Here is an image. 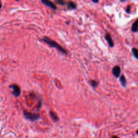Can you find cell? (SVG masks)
<instances>
[{
  "mask_svg": "<svg viewBox=\"0 0 138 138\" xmlns=\"http://www.w3.org/2000/svg\"><path fill=\"white\" fill-rule=\"evenodd\" d=\"M119 81H120L121 84H122V85L123 87H126V84H127L126 79L124 75H122V76L120 77Z\"/></svg>",
  "mask_w": 138,
  "mask_h": 138,
  "instance_id": "ba28073f",
  "label": "cell"
},
{
  "mask_svg": "<svg viewBox=\"0 0 138 138\" xmlns=\"http://www.w3.org/2000/svg\"><path fill=\"white\" fill-rule=\"evenodd\" d=\"M130 11H131V6L128 5L127 8H126V12L127 13H130Z\"/></svg>",
  "mask_w": 138,
  "mask_h": 138,
  "instance_id": "5bb4252c",
  "label": "cell"
},
{
  "mask_svg": "<svg viewBox=\"0 0 138 138\" xmlns=\"http://www.w3.org/2000/svg\"><path fill=\"white\" fill-rule=\"evenodd\" d=\"M136 133H137V135L138 136V130H137V131H136Z\"/></svg>",
  "mask_w": 138,
  "mask_h": 138,
  "instance_id": "ac0fdd59",
  "label": "cell"
},
{
  "mask_svg": "<svg viewBox=\"0 0 138 138\" xmlns=\"http://www.w3.org/2000/svg\"><path fill=\"white\" fill-rule=\"evenodd\" d=\"M23 114L26 119L31 121V122H35L36 120H37L39 119L40 116L38 113H30L25 111V110L23 111Z\"/></svg>",
  "mask_w": 138,
  "mask_h": 138,
  "instance_id": "7a4b0ae2",
  "label": "cell"
},
{
  "mask_svg": "<svg viewBox=\"0 0 138 138\" xmlns=\"http://www.w3.org/2000/svg\"><path fill=\"white\" fill-rule=\"evenodd\" d=\"M42 3H43V4L45 5L46 6L51 8V9H52L53 10H56L57 8L56 5L54 4V3H52L51 1H48V0H42Z\"/></svg>",
  "mask_w": 138,
  "mask_h": 138,
  "instance_id": "277c9868",
  "label": "cell"
},
{
  "mask_svg": "<svg viewBox=\"0 0 138 138\" xmlns=\"http://www.w3.org/2000/svg\"><path fill=\"white\" fill-rule=\"evenodd\" d=\"M67 5H68V8H70V9H75L76 8V7H77V5H76V3H74L72 1L69 2L68 4H67Z\"/></svg>",
  "mask_w": 138,
  "mask_h": 138,
  "instance_id": "30bf717a",
  "label": "cell"
},
{
  "mask_svg": "<svg viewBox=\"0 0 138 138\" xmlns=\"http://www.w3.org/2000/svg\"><path fill=\"white\" fill-rule=\"evenodd\" d=\"M131 30L133 32H137L138 31V18L134 22V23L132 24V28H131Z\"/></svg>",
  "mask_w": 138,
  "mask_h": 138,
  "instance_id": "52a82bcc",
  "label": "cell"
},
{
  "mask_svg": "<svg viewBox=\"0 0 138 138\" xmlns=\"http://www.w3.org/2000/svg\"><path fill=\"white\" fill-rule=\"evenodd\" d=\"M2 3H1V2H0V9H1V8H2Z\"/></svg>",
  "mask_w": 138,
  "mask_h": 138,
  "instance_id": "e0dca14e",
  "label": "cell"
},
{
  "mask_svg": "<svg viewBox=\"0 0 138 138\" xmlns=\"http://www.w3.org/2000/svg\"><path fill=\"white\" fill-rule=\"evenodd\" d=\"M92 2L95 3H97L99 2V1H95V0H92Z\"/></svg>",
  "mask_w": 138,
  "mask_h": 138,
  "instance_id": "9a60e30c",
  "label": "cell"
},
{
  "mask_svg": "<svg viewBox=\"0 0 138 138\" xmlns=\"http://www.w3.org/2000/svg\"><path fill=\"white\" fill-rule=\"evenodd\" d=\"M121 73V69L119 66H115L112 69V73L116 78H118Z\"/></svg>",
  "mask_w": 138,
  "mask_h": 138,
  "instance_id": "5b68a950",
  "label": "cell"
},
{
  "mask_svg": "<svg viewBox=\"0 0 138 138\" xmlns=\"http://www.w3.org/2000/svg\"><path fill=\"white\" fill-rule=\"evenodd\" d=\"M56 2L60 5H65V2L62 1V0H58V1H57Z\"/></svg>",
  "mask_w": 138,
  "mask_h": 138,
  "instance_id": "4fadbf2b",
  "label": "cell"
},
{
  "mask_svg": "<svg viewBox=\"0 0 138 138\" xmlns=\"http://www.w3.org/2000/svg\"><path fill=\"white\" fill-rule=\"evenodd\" d=\"M9 88L12 89V94L15 97H18L21 95V91L18 85H16V84H12V85L9 86Z\"/></svg>",
  "mask_w": 138,
  "mask_h": 138,
  "instance_id": "3957f363",
  "label": "cell"
},
{
  "mask_svg": "<svg viewBox=\"0 0 138 138\" xmlns=\"http://www.w3.org/2000/svg\"><path fill=\"white\" fill-rule=\"evenodd\" d=\"M50 115L51 116V118L55 121V122H57L59 120V118L58 116H57V114L53 111H50Z\"/></svg>",
  "mask_w": 138,
  "mask_h": 138,
  "instance_id": "9c48e42d",
  "label": "cell"
},
{
  "mask_svg": "<svg viewBox=\"0 0 138 138\" xmlns=\"http://www.w3.org/2000/svg\"><path fill=\"white\" fill-rule=\"evenodd\" d=\"M98 82H97L95 80H91L90 81V84L91 85V86H92V87L93 88H95V87H97L98 85Z\"/></svg>",
  "mask_w": 138,
  "mask_h": 138,
  "instance_id": "7c38bea8",
  "label": "cell"
},
{
  "mask_svg": "<svg viewBox=\"0 0 138 138\" xmlns=\"http://www.w3.org/2000/svg\"><path fill=\"white\" fill-rule=\"evenodd\" d=\"M112 138H119L118 137H117V136H113L112 137Z\"/></svg>",
  "mask_w": 138,
  "mask_h": 138,
  "instance_id": "2e32d148",
  "label": "cell"
},
{
  "mask_svg": "<svg viewBox=\"0 0 138 138\" xmlns=\"http://www.w3.org/2000/svg\"><path fill=\"white\" fill-rule=\"evenodd\" d=\"M105 39L106 40V41L108 42L110 47H111V48H113V47L114 46V42L113 41L112 37H111V36L110 33H106L105 34Z\"/></svg>",
  "mask_w": 138,
  "mask_h": 138,
  "instance_id": "8992f818",
  "label": "cell"
},
{
  "mask_svg": "<svg viewBox=\"0 0 138 138\" xmlns=\"http://www.w3.org/2000/svg\"><path fill=\"white\" fill-rule=\"evenodd\" d=\"M132 52L133 56L136 57V58L138 59V50L137 48H132Z\"/></svg>",
  "mask_w": 138,
  "mask_h": 138,
  "instance_id": "8fae6325",
  "label": "cell"
},
{
  "mask_svg": "<svg viewBox=\"0 0 138 138\" xmlns=\"http://www.w3.org/2000/svg\"><path fill=\"white\" fill-rule=\"evenodd\" d=\"M42 40L50 46L56 48L57 50H58L59 51L62 52L63 54L66 55L68 53V51H67L64 48H63L61 45H60L59 44L57 43L56 41H53V40L48 37H44Z\"/></svg>",
  "mask_w": 138,
  "mask_h": 138,
  "instance_id": "6da1fadb",
  "label": "cell"
}]
</instances>
